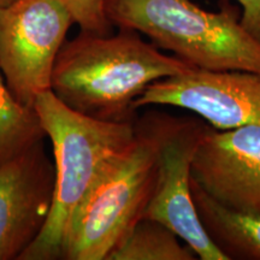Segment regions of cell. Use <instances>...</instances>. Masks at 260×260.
Returning <instances> with one entry per match:
<instances>
[{
    "label": "cell",
    "mask_w": 260,
    "mask_h": 260,
    "mask_svg": "<svg viewBox=\"0 0 260 260\" xmlns=\"http://www.w3.org/2000/svg\"><path fill=\"white\" fill-rule=\"evenodd\" d=\"M34 110L52 145L54 190L46 225L19 260H60L74 213L100 175L133 142L135 121L86 116L65 105L52 90L38 96Z\"/></svg>",
    "instance_id": "2"
},
{
    "label": "cell",
    "mask_w": 260,
    "mask_h": 260,
    "mask_svg": "<svg viewBox=\"0 0 260 260\" xmlns=\"http://www.w3.org/2000/svg\"><path fill=\"white\" fill-rule=\"evenodd\" d=\"M191 195L205 230L228 259L260 260V217L225 209L193 181Z\"/></svg>",
    "instance_id": "10"
},
{
    "label": "cell",
    "mask_w": 260,
    "mask_h": 260,
    "mask_svg": "<svg viewBox=\"0 0 260 260\" xmlns=\"http://www.w3.org/2000/svg\"><path fill=\"white\" fill-rule=\"evenodd\" d=\"M170 228L155 219L141 218L107 260H195L197 253L183 246Z\"/></svg>",
    "instance_id": "11"
},
{
    "label": "cell",
    "mask_w": 260,
    "mask_h": 260,
    "mask_svg": "<svg viewBox=\"0 0 260 260\" xmlns=\"http://www.w3.org/2000/svg\"><path fill=\"white\" fill-rule=\"evenodd\" d=\"M242 6V27L260 42V0H237Z\"/></svg>",
    "instance_id": "14"
},
{
    "label": "cell",
    "mask_w": 260,
    "mask_h": 260,
    "mask_svg": "<svg viewBox=\"0 0 260 260\" xmlns=\"http://www.w3.org/2000/svg\"><path fill=\"white\" fill-rule=\"evenodd\" d=\"M155 105L188 110L218 130L260 126V74L191 68L148 84L134 109Z\"/></svg>",
    "instance_id": "7"
},
{
    "label": "cell",
    "mask_w": 260,
    "mask_h": 260,
    "mask_svg": "<svg viewBox=\"0 0 260 260\" xmlns=\"http://www.w3.org/2000/svg\"><path fill=\"white\" fill-rule=\"evenodd\" d=\"M73 16L74 23L81 31L93 34H111L113 25L109 21L105 11L106 0H60Z\"/></svg>",
    "instance_id": "13"
},
{
    "label": "cell",
    "mask_w": 260,
    "mask_h": 260,
    "mask_svg": "<svg viewBox=\"0 0 260 260\" xmlns=\"http://www.w3.org/2000/svg\"><path fill=\"white\" fill-rule=\"evenodd\" d=\"M195 68L177 56L161 53L140 32L81 31L65 41L52 75L53 92L75 111L109 122H134V103L154 81Z\"/></svg>",
    "instance_id": "1"
},
{
    "label": "cell",
    "mask_w": 260,
    "mask_h": 260,
    "mask_svg": "<svg viewBox=\"0 0 260 260\" xmlns=\"http://www.w3.org/2000/svg\"><path fill=\"white\" fill-rule=\"evenodd\" d=\"M74 24L60 0H15L0 10V69L14 96L34 109L51 90L57 57Z\"/></svg>",
    "instance_id": "6"
},
{
    "label": "cell",
    "mask_w": 260,
    "mask_h": 260,
    "mask_svg": "<svg viewBox=\"0 0 260 260\" xmlns=\"http://www.w3.org/2000/svg\"><path fill=\"white\" fill-rule=\"evenodd\" d=\"M44 139L35 110L16 99L0 69V164Z\"/></svg>",
    "instance_id": "12"
},
{
    "label": "cell",
    "mask_w": 260,
    "mask_h": 260,
    "mask_svg": "<svg viewBox=\"0 0 260 260\" xmlns=\"http://www.w3.org/2000/svg\"><path fill=\"white\" fill-rule=\"evenodd\" d=\"M12 2H15V0H0V10L6 8V6L11 4Z\"/></svg>",
    "instance_id": "15"
},
{
    "label": "cell",
    "mask_w": 260,
    "mask_h": 260,
    "mask_svg": "<svg viewBox=\"0 0 260 260\" xmlns=\"http://www.w3.org/2000/svg\"><path fill=\"white\" fill-rule=\"evenodd\" d=\"M105 11L113 27L144 34L195 68L260 74V42L230 6L212 12L191 0H106Z\"/></svg>",
    "instance_id": "3"
},
{
    "label": "cell",
    "mask_w": 260,
    "mask_h": 260,
    "mask_svg": "<svg viewBox=\"0 0 260 260\" xmlns=\"http://www.w3.org/2000/svg\"><path fill=\"white\" fill-rule=\"evenodd\" d=\"M44 141L0 164V260H19L50 216L54 165Z\"/></svg>",
    "instance_id": "9"
},
{
    "label": "cell",
    "mask_w": 260,
    "mask_h": 260,
    "mask_svg": "<svg viewBox=\"0 0 260 260\" xmlns=\"http://www.w3.org/2000/svg\"><path fill=\"white\" fill-rule=\"evenodd\" d=\"M140 117L153 136L157 151V181L144 218L170 228L198 258L229 260L205 230L191 195V161L207 124L155 110Z\"/></svg>",
    "instance_id": "5"
},
{
    "label": "cell",
    "mask_w": 260,
    "mask_h": 260,
    "mask_svg": "<svg viewBox=\"0 0 260 260\" xmlns=\"http://www.w3.org/2000/svg\"><path fill=\"white\" fill-rule=\"evenodd\" d=\"M190 175L217 204L260 217V126L218 130L206 125Z\"/></svg>",
    "instance_id": "8"
},
{
    "label": "cell",
    "mask_w": 260,
    "mask_h": 260,
    "mask_svg": "<svg viewBox=\"0 0 260 260\" xmlns=\"http://www.w3.org/2000/svg\"><path fill=\"white\" fill-rule=\"evenodd\" d=\"M133 142L100 175L74 213L64 243V260H107L144 218L157 181L153 136L141 117Z\"/></svg>",
    "instance_id": "4"
}]
</instances>
